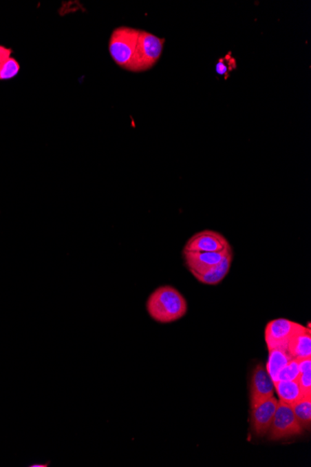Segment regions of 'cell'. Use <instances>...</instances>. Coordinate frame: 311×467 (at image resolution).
Returning <instances> with one entry per match:
<instances>
[{"mask_svg":"<svg viewBox=\"0 0 311 467\" xmlns=\"http://www.w3.org/2000/svg\"><path fill=\"white\" fill-rule=\"evenodd\" d=\"M146 307L150 318L160 324L180 320L189 311L188 302L184 295L171 286L155 289L147 299Z\"/></svg>","mask_w":311,"mask_h":467,"instance_id":"obj_1","label":"cell"},{"mask_svg":"<svg viewBox=\"0 0 311 467\" xmlns=\"http://www.w3.org/2000/svg\"><path fill=\"white\" fill-rule=\"evenodd\" d=\"M140 30L120 26L110 37L108 50L113 61L124 70L137 72V41Z\"/></svg>","mask_w":311,"mask_h":467,"instance_id":"obj_2","label":"cell"},{"mask_svg":"<svg viewBox=\"0 0 311 467\" xmlns=\"http://www.w3.org/2000/svg\"><path fill=\"white\" fill-rule=\"evenodd\" d=\"M303 433L304 429L295 418L291 406L278 399V407L267 434L268 439L270 442H279L301 435Z\"/></svg>","mask_w":311,"mask_h":467,"instance_id":"obj_3","label":"cell"},{"mask_svg":"<svg viewBox=\"0 0 311 467\" xmlns=\"http://www.w3.org/2000/svg\"><path fill=\"white\" fill-rule=\"evenodd\" d=\"M305 329V326L302 324L288 319L278 318L268 322L265 329V342L268 350H286L292 338Z\"/></svg>","mask_w":311,"mask_h":467,"instance_id":"obj_4","label":"cell"},{"mask_svg":"<svg viewBox=\"0 0 311 467\" xmlns=\"http://www.w3.org/2000/svg\"><path fill=\"white\" fill-rule=\"evenodd\" d=\"M165 39L140 30L137 41V72L149 70L162 56Z\"/></svg>","mask_w":311,"mask_h":467,"instance_id":"obj_5","label":"cell"},{"mask_svg":"<svg viewBox=\"0 0 311 467\" xmlns=\"http://www.w3.org/2000/svg\"><path fill=\"white\" fill-rule=\"evenodd\" d=\"M232 248L228 240L220 232L204 229L196 232L186 241L184 251L220 252Z\"/></svg>","mask_w":311,"mask_h":467,"instance_id":"obj_6","label":"cell"},{"mask_svg":"<svg viewBox=\"0 0 311 467\" xmlns=\"http://www.w3.org/2000/svg\"><path fill=\"white\" fill-rule=\"evenodd\" d=\"M275 384L266 366L258 364L254 369L250 382V406L255 407L263 401L274 397Z\"/></svg>","mask_w":311,"mask_h":467,"instance_id":"obj_7","label":"cell"},{"mask_svg":"<svg viewBox=\"0 0 311 467\" xmlns=\"http://www.w3.org/2000/svg\"><path fill=\"white\" fill-rule=\"evenodd\" d=\"M230 251H233L232 248L220 252L184 251L183 250V257L186 268L195 277L206 273Z\"/></svg>","mask_w":311,"mask_h":467,"instance_id":"obj_8","label":"cell"},{"mask_svg":"<svg viewBox=\"0 0 311 467\" xmlns=\"http://www.w3.org/2000/svg\"><path fill=\"white\" fill-rule=\"evenodd\" d=\"M277 407L278 399L273 397L251 408V428L255 435L258 437L267 435L272 424Z\"/></svg>","mask_w":311,"mask_h":467,"instance_id":"obj_9","label":"cell"},{"mask_svg":"<svg viewBox=\"0 0 311 467\" xmlns=\"http://www.w3.org/2000/svg\"><path fill=\"white\" fill-rule=\"evenodd\" d=\"M233 257V251L228 253L226 257L219 263L213 266L209 271L202 274V276H195V278L200 283L206 284V286H216V284H220L230 271Z\"/></svg>","mask_w":311,"mask_h":467,"instance_id":"obj_10","label":"cell"},{"mask_svg":"<svg viewBox=\"0 0 311 467\" xmlns=\"http://www.w3.org/2000/svg\"><path fill=\"white\" fill-rule=\"evenodd\" d=\"M286 351L292 360H299L311 357L310 329L305 328L304 331L295 334L290 340Z\"/></svg>","mask_w":311,"mask_h":467,"instance_id":"obj_11","label":"cell"},{"mask_svg":"<svg viewBox=\"0 0 311 467\" xmlns=\"http://www.w3.org/2000/svg\"><path fill=\"white\" fill-rule=\"evenodd\" d=\"M274 384L279 400L290 406L304 397L301 387L297 381H278L274 382Z\"/></svg>","mask_w":311,"mask_h":467,"instance_id":"obj_12","label":"cell"},{"mask_svg":"<svg viewBox=\"0 0 311 467\" xmlns=\"http://www.w3.org/2000/svg\"><path fill=\"white\" fill-rule=\"evenodd\" d=\"M292 360L291 356L284 349L268 350V360L266 369L274 382H277L279 372Z\"/></svg>","mask_w":311,"mask_h":467,"instance_id":"obj_13","label":"cell"},{"mask_svg":"<svg viewBox=\"0 0 311 467\" xmlns=\"http://www.w3.org/2000/svg\"><path fill=\"white\" fill-rule=\"evenodd\" d=\"M291 408L295 418L302 428L310 430L311 426V397H303L292 404Z\"/></svg>","mask_w":311,"mask_h":467,"instance_id":"obj_14","label":"cell"},{"mask_svg":"<svg viewBox=\"0 0 311 467\" xmlns=\"http://www.w3.org/2000/svg\"><path fill=\"white\" fill-rule=\"evenodd\" d=\"M299 363V376L297 382L301 387L305 397H311V357L297 360Z\"/></svg>","mask_w":311,"mask_h":467,"instance_id":"obj_15","label":"cell"},{"mask_svg":"<svg viewBox=\"0 0 311 467\" xmlns=\"http://www.w3.org/2000/svg\"><path fill=\"white\" fill-rule=\"evenodd\" d=\"M21 70L20 63L10 57L0 65V81H10L18 76Z\"/></svg>","mask_w":311,"mask_h":467,"instance_id":"obj_16","label":"cell"},{"mask_svg":"<svg viewBox=\"0 0 311 467\" xmlns=\"http://www.w3.org/2000/svg\"><path fill=\"white\" fill-rule=\"evenodd\" d=\"M299 376V363L295 360H292L283 369V371L279 372L278 375V381H297Z\"/></svg>","mask_w":311,"mask_h":467,"instance_id":"obj_17","label":"cell"},{"mask_svg":"<svg viewBox=\"0 0 311 467\" xmlns=\"http://www.w3.org/2000/svg\"><path fill=\"white\" fill-rule=\"evenodd\" d=\"M231 62H234L232 58L225 57L221 59L216 65V72L221 76L226 75V73L231 70V68L228 67V65H231Z\"/></svg>","mask_w":311,"mask_h":467,"instance_id":"obj_18","label":"cell"},{"mask_svg":"<svg viewBox=\"0 0 311 467\" xmlns=\"http://www.w3.org/2000/svg\"><path fill=\"white\" fill-rule=\"evenodd\" d=\"M12 49L8 48L4 45H0V65L12 57Z\"/></svg>","mask_w":311,"mask_h":467,"instance_id":"obj_19","label":"cell"}]
</instances>
